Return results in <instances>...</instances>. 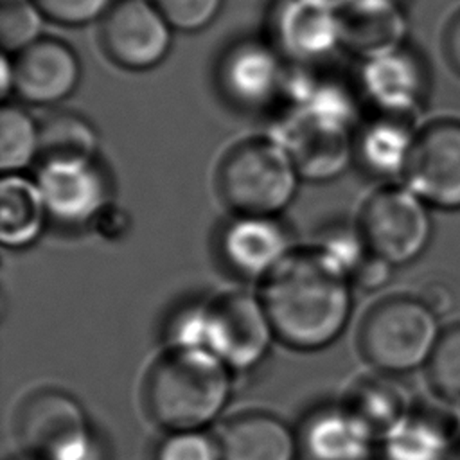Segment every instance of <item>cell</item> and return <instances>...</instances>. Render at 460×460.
I'll return each instance as SVG.
<instances>
[{
  "label": "cell",
  "mask_w": 460,
  "mask_h": 460,
  "mask_svg": "<svg viewBox=\"0 0 460 460\" xmlns=\"http://www.w3.org/2000/svg\"><path fill=\"white\" fill-rule=\"evenodd\" d=\"M176 31H201L217 14L223 0H151Z\"/></svg>",
  "instance_id": "30"
},
{
  "label": "cell",
  "mask_w": 460,
  "mask_h": 460,
  "mask_svg": "<svg viewBox=\"0 0 460 460\" xmlns=\"http://www.w3.org/2000/svg\"><path fill=\"white\" fill-rule=\"evenodd\" d=\"M394 266L376 253H368L352 273V282L363 291H377L392 279Z\"/></svg>",
  "instance_id": "32"
},
{
  "label": "cell",
  "mask_w": 460,
  "mask_h": 460,
  "mask_svg": "<svg viewBox=\"0 0 460 460\" xmlns=\"http://www.w3.org/2000/svg\"><path fill=\"white\" fill-rule=\"evenodd\" d=\"M43 18L34 0H0V40L4 50L18 54L38 41Z\"/></svg>",
  "instance_id": "27"
},
{
  "label": "cell",
  "mask_w": 460,
  "mask_h": 460,
  "mask_svg": "<svg viewBox=\"0 0 460 460\" xmlns=\"http://www.w3.org/2000/svg\"><path fill=\"white\" fill-rule=\"evenodd\" d=\"M273 340L277 334L259 295L230 291L207 302L205 349L232 370L257 367L268 356Z\"/></svg>",
  "instance_id": "8"
},
{
  "label": "cell",
  "mask_w": 460,
  "mask_h": 460,
  "mask_svg": "<svg viewBox=\"0 0 460 460\" xmlns=\"http://www.w3.org/2000/svg\"><path fill=\"white\" fill-rule=\"evenodd\" d=\"M268 41L291 65H320L340 47V11L325 0H273Z\"/></svg>",
  "instance_id": "11"
},
{
  "label": "cell",
  "mask_w": 460,
  "mask_h": 460,
  "mask_svg": "<svg viewBox=\"0 0 460 460\" xmlns=\"http://www.w3.org/2000/svg\"><path fill=\"white\" fill-rule=\"evenodd\" d=\"M444 49L453 68L460 74V13H456L446 29Z\"/></svg>",
  "instance_id": "34"
},
{
  "label": "cell",
  "mask_w": 460,
  "mask_h": 460,
  "mask_svg": "<svg viewBox=\"0 0 460 460\" xmlns=\"http://www.w3.org/2000/svg\"><path fill=\"white\" fill-rule=\"evenodd\" d=\"M437 316L442 313H447L451 309V293L447 288L440 286V284H433L426 289V293L422 296H419Z\"/></svg>",
  "instance_id": "35"
},
{
  "label": "cell",
  "mask_w": 460,
  "mask_h": 460,
  "mask_svg": "<svg viewBox=\"0 0 460 460\" xmlns=\"http://www.w3.org/2000/svg\"><path fill=\"white\" fill-rule=\"evenodd\" d=\"M223 460H296L298 435L268 411L234 415L217 435Z\"/></svg>",
  "instance_id": "20"
},
{
  "label": "cell",
  "mask_w": 460,
  "mask_h": 460,
  "mask_svg": "<svg viewBox=\"0 0 460 460\" xmlns=\"http://www.w3.org/2000/svg\"><path fill=\"white\" fill-rule=\"evenodd\" d=\"M172 31L151 0H117L102 16L101 40L113 63L147 70L167 56Z\"/></svg>",
  "instance_id": "10"
},
{
  "label": "cell",
  "mask_w": 460,
  "mask_h": 460,
  "mask_svg": "<svg viewBox=\"0 0 460 460\" xmlns=\"http://www.w3.org/2000/svg\"><path fill=\"white\" fill-rule=\"evenodd\" d=\"M97 147L95 128L75 111H52L40 122V162H88Z\"/></svg>",
  "instance_id": "23"
},
{
  "label": "cell",
  "mask_w": 460,
  "mask_h": 460,
  "mask_svg": "<svg viewBox=\"0 0 460 460\" xmlns=\"http://www.w3.org/2000/svg\"><path fill=\"white\" fill-rule=\"evenodd\" d=\"M288 74V61L266 40L230 45L217 65V84L225 99L248 111L275 108Z\"/></svg>",
  "instance_id": "12"
},
{
  "label": "cell",
  "mask_w": 460,
  "mask_h": 460,
  "mask_svg": "<svg viewBox=\"0 0 460 460\" xmlns=\"http://www.w3.org/2000/svg\"><path fill=\"white\" fill-rule=\"evenodd\" d=\"M385 460H447L451 435L428 415H413L381 442Z\"/></svg>",
  "instance_id": "24"
},
{
  "label": "cell",
  "mask_w": 460,
  "mask_h": 460,
  "mask_svg": "<svg viewBox=\"0 0 460 460\" xmlns=\"http://www.w3.org/2000/svg\"><path fill=\"white\" fill-rule=\"evenodd\" d=\"M27 460H34V458H27Z\"/></svg>",
  "instance_id": "40"
},
{
  "label": "cell",
  "mask_w": 460,
  "mask_h": 460,
  "mask_svg": "<svg viewBox=\"0 0 460 460\" xmlns=\"http://www.w3.org/2000/svg\"><path fill=\"white\" fill-rule=\"evenodd\" d=\"M11 92H14V68H13V59L4 56L2 68H0V93L5 99Z\"/></svg>",
  "instance_id": "36"
},
{
  "label": "cell",
  "mask_w": 460,
  "mask_h": 460,
  "mask_svg": "<svg viewBox=\"0 0 460 460\" xmlns=\"http://www.w3.org/2000/svg\"><path fill=\"white\" fill-rule=\"evenodd\" d=\"M14 433L20 447L34 460H102L83 404L68 392L43 388L18 408Z\"/></svg>",
  "instance_id": "5"
},
{
  "label": "cell",
  "mask_w": 460,
  "mask_h": 460,
  "mask_svg": "<svg viewBox=\"0 0 460 460\" xmlns=\"http://www.w3.org/2000/svg\"><path fill=\"white\" fill-rule=\"evenodd\" d=\"M40 158V122L14 104L0 110V167L4 174H18Z\"/></svg>",
  "instance_id": "25"
},
{
  "label": "cell",
  "mask_w": 460,
  "mask_h": 460,
  "mask_svg": "<svg viewBox=\"0 0 460 460\" xmlns=\"http://www.w3.org/2000/svg\"><path fill=\"white\" fill-rule=\"evenodd\" d=\"M325 2H327V4H331L334 9H338V11H340V9H343L345 5H349L352 0H325Z\"/></svg>",
  "instance_id": "37"
},
{
  "label": "cell",
  "mask_w": 460,
  "mask_h": 460,
  "mask_svg": "<svg viewBox=\"0 0 460 460\" xmlns=\"http://www.w3.org/2000/svg\"><path fill=\"white\" fill-rule=\"evenodd\" d=\"M232 372L207 349L167 347L144 383L147 413L169 431L205 429L232 399Z\"/></svg>",
  "instance_id": "2"
},
{
  "label": "cell",
  "mask_w": 460,
  "mask_h": 460,
  "mask_svg": "<svg viewBox=\"0 0 460 460\" xmlns=\"http://www.w3.org/2000/svg\"><path fill=\"white\" fill-rule=\"evenodd\" d=\"M219 248L234 273L261 282L295 246L277 217L237 216L223 228Z\"/></svg>",
  "instance_id": "16"
},
{
  "label": "cell",
  "mask_w": 460,
  "mask_h": 460,
  "mask_svg": "<svg viewBox=\"0 0 460 460\" xmlns=\"http://www.w3.org/2000/svg\"><path fill=\"white\" fill-rule=\"evenodd\" d=\"M298 442L309 460H368L379 444L345 402L313 410L302 422Z\"/></svg>",
  "instance_id": "17"
},
{
  "label": "cell",
  "mask_w": 460,
  "mask_h": 460,
  "mask_svg": "<svg viewBox=\"0 0 460 460\" xmlns=\"http://www.w3.org/2000/svg\"><path fill=\"white\" fill-rule=\"evenodd\" d=\"M155 460H223L217 437L205 429L169 431L156 447Z\"/></svg>",
  "instance_id": "28"
},
{
  "label": "cell",
  "mask_w": 460,
  "mask_h": 460,
  "mask_svg": "<svg viewBox=\"0 0 460 460\" xmlns=\"http://www.w3.org/2000/svg\"><path fill=\"white\" fill-rule=\"evenodd\" d=\"M415 119L372 110L356 128L354 160L374 176H402L420 131Z\"/></svg>",
  "instance_id": "19"
},
{
  "label": "cell",
  "mask_w": 460,
  "mask_h": 460,
  "mask_svg": "<svg viewBox=\"0 0 460 460\" xmlns=\"http://www.w3.org/2000/svg\"><path fill=\"white\" fill-rule=\"evenodd\" d=\"M359 92L374 111L417 115L428 92L424 61L406 47L367 59L359 72Z\"/></svg>",
  "instance_id": "14"
},
{
  "label": "cell",
  "mask_w": 460,
  "mask_h": 460,
  "mask_svg": "<svg viewBox=\"0 0 460 460\" xmlns=\"http://www.w3.org/2000/svg\"><path fill=\"white\" fill-rule=\"evenodd\" d=\"M406 31L402 4L394 0H352L340 9V43L363 61L404 47Z\"/></svg>",
  "instance_id": "18"
},
{
  "label": "cell",
  "mask_w": 460,
  "mask_h": 460,
  "mask_svg": "<svg viewBox=\"0 0 460 460\" xmlns=\"http://www.w3.org/2000/svg\"><path fill=\"white\" fill-rule=\"evenodd\" d=\"M356 128L307 108L277 111L271 137L291 155L300 178L327 181L338 178L354 160Z\"/></svg>",
  "instance_id": "7"
},
{
  "label": "cell",
  "mask_w": 460,
  "mask_h": 460,
  "mask_svg": "<svg viewBox=\"0 0 460 460\" xmlns=\"http://www.w3.org/2000/svg\"><path fill=\"white\" fill-rule=\"evenodd\" d=\"M49 210L36 180L4 174L0 183V241L9 250L34 244L47 225Z\"/></svg>",
  "instance_id": "21"
},
{
  "label": "cell",
  "mask_w": 460,
  "mask_h": 460,
  "mask_svg": "<svg viewBox=\"0 0 460 460\" xmlns=\"http://www.w3.org/2000/svg\"><path fill=\"white\" fill-rule=\"evenodd\" d=\"M350 273L320 244L293 248L257 293L277 340L296 350L334 343L352 314Z\"/></svg>",
  "instance_id": "1"
},
{
  "label": "cell",
  "mask_w": 460,
  "mask_h": 460,
  "mask_svg": "<svg viewBox=\"0 0 460 460\" xmlns=\"http://www.w3.org/2000/svg\"><path fill=\"white\" fill-rule=\"evenodd\" d=\"M426 367L433 394L444 404L460 410V323L440 332Z\"/></svg>",
  "instance_id": "26"
},
{
  "label": "cell",
  "mask_w": 460,
  "mask_h": 460,
  "mask_svg": "<svg viewBox=\"0 0 460 460\" xmlns=\"http://www.w3.org/2000/svg\"><path fill=\"white\" fill-rule=\"evenodd\" d=\"M440 338L437 314L417 296L376 302L359 327V350L381 374L397 376L428 365Z\"/></svg>",
  "instance_id": "4"
},
{
  "label": "cell",
  "mask_w": 460,
  "mask_h": 460,
  "mask_svg": "<svg viewBox=\"0 0 460 460\" xmlns=\"http://www.w3.org/2000/svg\"><path fill=\"white\" fill-rule=\"evenodd\" d=\"M45 18L63 25H84L106 14L111 0H34Z\"/></svg>",
  "instance_id": "31"
},
{
  "label": "cell",
  "mask_w": 460,
  "mask_h": 460,
  "mask_svg": "<svg viewBox=\"0 0 460 460\" xmlns=\"http://www.w3.org/2000/svg\"><path fill=\"white\" fill-rule=\"evenodd\" d=\"M14 92L31 104H56L79 84L81 63L72 47L40 38L13 59Z\"/></svg>",
  "instance_id": "15"
},
{
  "label": "cell",
  "mask_w": 460,
  "mask_h": 460,
  "mask_svg": "<svg viewBox=\"0 0 460 460\" xmlns=\"http://www.w3.org/2000/svg\"><path fill=\"white\" fill-rule=\"evenodd\" d=\"M331 257H334L352 277L354 270L370 253L359 226L336 223L320 234L318 243Z\"/></svg>",
  "instance_id": "29"
},
{
  "label": "cell",
  "mask_w": 460,
  "mask_h": 460,
  "mask_svg": "<svg viewBox=\"0 0 460 460\" xmlns=\"http://www.w3.org/2000/svg\"><path fill=\"white\" fill-rule=\"evenodd\" d=\"M343 402L368 426L379 444L413 415L408 390L388 374L359 377Z\"/></svg>",
  "instance_id": "22"
},
{
  "label": "cell",
  "mask_w": 460,
  "mask_h": 460,
  "mask_svg": "<svg viewBox=\"0 0 460 460\" xmlns=\"http://www.w3.org/2000/svg\"><path fill=\"white\" fill-rule=\"evenodd\" d=\"M402 180L426 205L460 208V120L442 119L420 128Z\"/></svg>",
  "instance_id": "9"
},
{
  "label": "cell",
  "mask_w": 460,
  "mask_h": 460,
  "mask_svg": "<svg viewBox=\"0 0 460 460\" xmlns=\"http://www.w3.org/2000/svg\"><path fill=\"white\" fill-rule=\"evenodd\" d=\"M455 431H456V435L460 437V411H458V415H456V420H455Z\"/></svg>",
  "instance_id": "38"
},
{
  "label": "cell",
  "mask_w": 460,
  "mask_h": 460,
  "mask_svg": "<svg viewBox=\"0 0 460 460\" xmlns=\"http://www.w3.org/2000/svg\"><path fill=\"white\" fill-rule=\"evenodd\" d=\"M358 226L368 250L392 266L415 261L431 237L426 203L406 185H385L372 192Z\"/></svg>",
  "instance_id": "6"
},
{
  "label": "cell",
  "mask_w": 460,
  "mask_h": 460,
  "mask_svg": "<svg viewBox=\"0 0 460 460\" xmlns=\"http://www.w3.org/2000/svg\"><path fill=\"white\" fill-rule=\"evenodd\" d=\"M394 2H397V4H402V2H404V0H394Z\"/></svg>",
  "instance_id": "39"
},
{
  "label": "cell",
  "mask_w": 460,
  "mask_h": 460,
  "mask_svg": "<svg viewBox=\"0 0 460 460\" xmlns=\"http://www.w3.org/2000/svg\"><path fill=\"white\" fill-rule=\"evenodd\" d=\"M298 181L291 155L271 135L239 142L217 171L219 194L239 216L275 217L295 199Z\"/></svg>",
  "instance_id": "3"
},
{
  "label": "cell",
  "mask_w": 460,
  "mask_h": 460,
  "mask_svg": "<svg viewBox=\"0 0 460 460\" xmlns=\"http://www.w3.org/2000/svg\"><path fill=\"white\" fill-rule=\"evenodd\" d=\"M36 181L49 216L63 225H86L108 201V180L95 160L41 162Z\"/></svg>",
  "instance_id": "13"
},
{
  "label": "cell",
  "mask_w": 460,
  "mask_h": 460,
  "mask_svg": "<svg viewBox=\"0 0 460 460\" xmlns=\"http://www.w3.org/2000/svg\"><path fill=\"white\" fill-rule=\"evenodd\" d=\"M93 228L95 232L110 241H117L120 237H124L131 226V219L128 216V212L117 205L108 203L101 214L93 219Z\"/></svg>",
  "instance_id": "33"
}]
</instances>
